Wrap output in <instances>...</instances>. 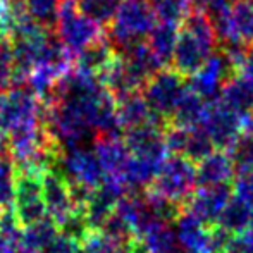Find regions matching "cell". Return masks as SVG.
Masks as SVG:
<instances>
[{
    "label": "cell",
    "mask_w": 253,
    "mask_h": 253,
    "mask_svg": "<svg viewBox=\"0 0 253 253\" xmlns=\"http://www.w3.org/2000/svg\"><path fill=\"white\" fill-rule=\"evenodd\" d=\"M157 21L181 26L193 9L191 0H152Z\"/></svg>",
    "instance_id": "cell-13"
},
{
    "label": "cell",
    "mask_w": 253,
    "mask_h": 253,
    "mask_svg": "<svg viewBox=\"0 0 253 253\" xmlns=\"http://www.w3.org/2000/svg\"><path fill=\"white\" fill-rule=\"evenodd\" d=\"M233 174V164L224 155H212L209 153L202 159L200 167L197 169V183L202 186L222 184Z\"/></svg>",
    "instance_id": "cell-10"
},
{
    "label": "cell",
    "mask_w": 253,
    "mask_h": 253,
    "mask_svg": "<svg viewBox=\"0 0 253 253\" xmlns=\"http://www.w3.org/2000/svg\"><path fill=\"white\" fill-rule=\"evenodd\" d=\"M252 48H253V47H252Z\"/></svg>",
    "instance_id": "cell-22"
},
{
    "label": "cell",
    "mask_w": 253,
    "mask_h": 253,
    "mask_svg": "<svg viewBox=\"0 0 253 253\" xmlns=\"http://www.w3.org/2000/svg\"><path fill=\"white\" fill-rule=\"evenodd\" d=\"M186 90L184 76L174 69H160L143 84V98L152 114L167 117L174 114Z\"/></svg>",
    "instance_id": "cell-4"
},
{
    "label": "cell",
    "mask_w": 253,
    "mask_h": 253,
    "mask_svg": "<svg viewBox=\"0 0 253 253\" xmlns=\"http://www.w3.org/2000/svg\"><path fill=\"white\" fill-rule=\"evenodd\" d=\"M205 112H207L205 100H203L200 95H197L195 91H191L190 88H188L184 97L177 103L172 116H174V119H176L177 126L193 127V126H197L198 123H202Z\"/></svg>",
    "instance_id": "cell-12"
},
{
    "label": "cell",
    "mask_w": 253,
    "mask_h": 253,
    "mask_svg": "<svg viewBox=\"0 0 253 253\" xmlns=\"http://www.w3.org/2000/svg\"><path fill=\"white\" fill-rule=\"evenodd\" d=\"M152 110L143 97L138 93H131L121 98L119 117L129 126H140V124L150 123Z\"/></svg>",
    "instance_id": "cell-14"
},
{
    "label": "cell",
    "mask_w": 253,
    "mask_h": 253,
    "mask_svg": "<svg viewBox=\"0 0 253 253\" xmlns=\"http://www.w3.org/2000/svg\"><path fill=\"white\" fill-rule=\"evenodd\" d=\"M229 253H253V224L250 231L245 233L240 241L231 245Z\"/></svg>",
    "instance_id": "cell-21"
},
{
    "label": "cell",
    "mask_w": 253,
    "mask_h": 253,
    "mask_svg": "<svg viewBox=\"0 0 253 253\" xmlns=\"http://www.w3.org/2000/svg\"><path fill=\"white\" fill-rule=\"evenodd\" d=\"M217 45L219 38L213 30L212 21L203 10L193 7L179 26L170 64L181 76H191L212 57Z\"/></svg>",
    "instance_id": "cell-1"
},
{
    "label": "cell",
    "mask_w": 253,
    "mask_h": 253,
    "mask_svg": "<svg viewBox=\"0 0 253 253\" xmlns=\"http://www.w3.org/2000/svg\"><path fill=\"white\" fill-rule=\"evenodd\" d=\"M229 190L226 183L212 184V186H203V190L195 197L191 210L193 217L202 222H210L220 217L224 207L229 202Z\"/></svg>",
    "instance_id": "cell-8"
},
{
    "label": "cell",
    "mask_w": 253,
    "mask_h": 253,
    "mask_svg": "<svg viewBox=\"0 0 253 253\" xmlns=\"http://www.w3.org/2000/svg\"><path fill=\"white\" fill-rule=\"evenodd\" d=\"M157 24L152 0H121L110 24L105 28V38L117 52L147 42Z\"/></svg>",
    "instance_id": "cell-2"
},
{
    "label": "cell",
    "mask_w": 253,
    "mask_h": 253,
    "mask_svg": "<svg viewBox=\"0 0 253 253\" xmlns=\"http://www.w3.org/2000/svg\"><path fill=\"white\" fill-rule=\"evenodd\" d=\"M236 76L247 84V88L253 93V48L248 52V55L245 57L243 62L238 66Z\"/></svg>",
    "instance_id": "cell-20"
},
{
    "label": "cell",
    "mask_w": 253,
    "mask_h": 253,
    "mask_svg": "<svg viewBox=\"0 0 253 253\" xmlns=\"http://www.w3.org/2000/svg\"><path fill=\"white\" fill-rule=\"evenodd\" d=\"M157 188L164 200H179L193 190L197 183V170L186 157H172L160 166Z\"/></svg>",
    "instance_id": "cell-6"
},
{
    "label": "cell",
    "mask_w": 253,
    "mask_h": 253,
    "mask_svg": "<svg viewBox=\"0 0 253 253\" xmlns=\"http://www.w3.org/2000/svg\"><path fill=\"white\" fill-rule=\"evenodd\" d=\"M219 219H222V222L226 224V229L236 231L245 227L247 224H250L252 220V207L248 203H245L241 198L238 200H229L227 205L224 207L222 213Z\"/></svg>",
    "instance_id": "cell-17"
},
{
    "label": "cell",
    "mask_w": 253,
    "mask_h": 253,
    "mask_svg": "<svg viewBox=\"0 0 253 253\" xmlns=\"http://www.w3.org/2000/svg\"><path fill=\"white\" fill-rule=\"evenodd\" d=\"M78 9L88 16L91 21L105 30L110 24L112 17L116 16V10L119 7L121 0H76Z\"/></svg>",
    "instance_id": "cell-15"
},
{
    "label": "cell",
    "mask_w": 253,
    "mask_h": 253,
    "mask_svg": "<svg viewBox=\"0 0 253 253\" xmlns=\"http://www.w3.org/2000/svg\"><path fill=\"white\" fill-rule=\"evenodd\" d=\"M177 33H179V26L157 21L152 33L148 35L147 45L153 55L157 57V60L162 64V67H166L167 64L172 62L174 48H176V42H177Z\"/></svg>",
    "instance_id": "cell-9"
},
{
    "label": "cell",
    "mask_w": 253,
    "mask_h": 253,
    "mask_svg": "<svg viewBox=\"0 0 253 253\" xmlns=\"http://www.w3.org/2000/svg\"><path fill=\"white\" fill-rule=\"evenodd\" d=\"M203 131L209 134L210 141L215 145H229L238 140L241 131V114L231 110L224 103H213L207 107L202 119Z\"/></svg>",
    "instance_id": "cell-7"
},
{
    "label": "cell",
    "mask_w": 253,
    "mask_h": 253,
    "mask_svg": "<svg viewBox=\"0 0 253 253\" xmlns=\"http://www.w3.org/2000/svg\"><path fill=\"white\" fill-rule=\"evenodd\" d=\"M53 31L73 57L105 38V30L78 9L76 0L60 2Z\"/></svg>",
    "instance_id": "cell-3"
},
{
    "label": "cell",
    "mask_w": 253,
    "mask_h": 253,
    "mask_svg": "<svg viewBox=\"0 0 253 253\" xmlns=\"http://www.w3.org/2000/svg\"><path fill=\"white\" fill-rule=\"evenodd\" d=\"M31 19L37 21L40 26L52 30L55 28L57 12L62 0H24Z\"/></svg>",
    "instance_id": "cell-16"
},
{
    "label": "cell",
    "mask_w": 253,
    "mask_h": 253,
    "mask_svg": "<svg viewBox=\"0 0 253 253\" xmlns=\"http://www.w3.org/2000/svg\"><path fill=\"white\" fill-rule=\"evenodd\" d=\"M14 73V59L12 50H10L9 40H2L0 38V83L7 81L9 76Z\"/></svg>",
    "instance_id": "cell-18"
},
{
    "label": "cell",
    "mask_w": 253,
    "mask_h": 253,
    "mask_svg": "<svg viewBox=\"0 0 253 253\" xmlns=\"http://www.w3.org/2000/svg\"><path fill=\"white\" fill-rule=\"evenodd\" d=\"M233 73L234 66L231 64L226 52H213L212 57L195 74H191V81L188 88L197 95H200L203 100H210V98H215L217 95H220V90L226 84V81L233 78Z\"/></svg>",
    "instance_id": "cell-5"
},
{
    "label": "cell",
    "mask_w": 253,
    "mask_h": 253,
    "mask_svg": "<svg viewBox=\"0 0 253 253\" xmlns=\"http://www.w3.org/2000/svg\"><path fill=\"white\" fill-rule=\"evenodd\" d=\"M247 169L250 170H243V177L238 184V191H240V198L245 203L253 209V166H247Z\"/></svg>",
    "instance_id": "cell-19"
},
{
    "label": "cell",
    "mask_w": 253,
    "mask_h": 253,
    "mask_svg": "<svg viewBox=\"0 0 253 253\" xmlns=\"http://www.w3.org/2000/svg\"><path fill=\"white\" fill-rule=\"evenodd\" d=\"M220 103L241 116H247L253 110V93L238 76L229 78L220 90Z\"/></svg>",
    "instance_id": "cell-11"
}]
</instances>
